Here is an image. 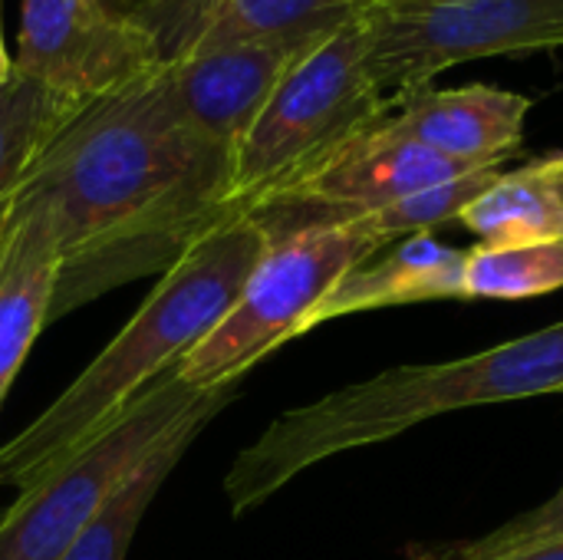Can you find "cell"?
Returning <instances> with one entry per match:
<instances>
[{"label": "cell", "mask_w": 563, "mask_h": 560, "mask_svg": "<svg viewBox=\"0 0 563 560\" xmlns=\"http://www.w3.org/2000/svg\"><path fill=\"white\" fill-rule=\"evenodd\" d=\"M79 106L86 102H76L16 69L13 79L0 89V238L13 195L33 158L76 116Z\"/></svg>", "instance_id": "16"}, {"label": "cell", "mask_w": 563, "mask_h": 560, "mask_svg": "<svg viewBox=\"0 0 563 560\" xmlns=\"http://www.w3.org/2000/svg\"><path fill=\"white\" fill-rule=\"evenodd\" d=\"M563 535V485L538 508L505 521L501 528L465 538V541H439L412 548L409 560H498L518 551H528L534 545L554 541Z\"/></svg>", "instance_id": "19"}, {"label": "cell", "mask_w": 563, "mask_h": 560, "mask_svg": "<svg viewBox=\"0 0 563 560\" xmlns=\"http://www.w3.org/2000/svg\"><path fill=\"white\" fill-rule=\"evenodd\" d=\"M561 185H563V178H561Z\"/></svg>", "instance_id": "23"}, {"label": "cell", "mask_w": 563, "mask_h": 560, "mask_svg": "<svg viewBox=\"0 0 563 560\" xmlns=\"http://www.w3.org/2000/svg\"><path fill=\"white\" fill-rule=\"evenodd\" d=\"M307 50L300 43H228L165 59L172 99L205 142L234 155L284 73Z\"/></svg>", "instance_id": "9"}, {"label": "cell", "mask_w": 563, "mask_h": 560, "mask_svg": "<svg viewBox=\"0 0 563 560\" xmlns=\"http://www.w3.org/2000/svg\"><path fill=\"white\" fill-rule=\"evenodd\" d=\"M563 152L501 172L482 195H475L459 224H465L482 248H521L563 241Z\"/></svg>", "instance_id": "15"}, {"label": "cell", "mask_w": 563, "mask_h": 560, "mask_svg": "<svg viewBox=\"0 0 563 560\" xmlns=\"http://www.w3.org/2000/svg\"><path fill=\"white\" fill-rule=\"evenodd\" d=\"M238 386H218L201 396V403L115 485V492L99 505V512L86 521V528L69 541L59 560H125L132 538L148 512L152 498L175 472V465L188 455L191 442L211 426V419L231 406Z\"/></svg>", "instance_id": "13"}, {"label": "cell", "mask_w": 563, "mask_h": 560, "mask_svg": "<svg viewBox=\"0 0 563 560\" xmlns=\"http://www.w3.org/2000/svg\"><path fill=\"white\" fill-rule=\"evenodd\" d=\"M13 79V59L7 53V43H3V30H0V89Z\"/></svg>", "instance_id": "21"}, {"label": "cell", "mask_w": 563, "mask_h": 560, "mask_svg": "<svg viewBox=\"0 0 563 560\" xmlns=\"http://www.w3.org/2000/svg\"><path fill=\"white\" fill-rule=\"evenodd\" d=\"M551 393H563V320L475 356L386 370L277 416L234 459L224 495L234 515H247L333 455L389 442L449 413Z\"/></svg>", "instance_id": "2"}, {"label": "cell", "mask_w": 563, "mask_h": 560, "mask_svg": "<svg viewBox=\"0 0 563 560\" xmlns=\"http://www.w3.org/2000/svg\"><path fill=\"white\" fill-rule=\"evenodd\" d=\"M563 287V241L521 248H468L462 300H531Z\"/></svg>", "instance_id": "17"}, {"label": "cell", "mask_w": 563, "mask_h": 560, "mask_svg": "<svg viewBox=\"0 0 563 560\" xmlns=\"http://www.w3.org/2000/svg\"><path fill=\"white\" fill-rule=\"evenodd\" d=\"M205 393L211 389L188 386L175 370L142 389L109 429L0 508V560H59L115 485L201 403Z\"/></svg>", "instance_id": "7"}, {"label": "cell", "mask_w": 563, "mask_h": 560, "mask_svg": "<svg viewBox=\"0 0 563 560\" xmlns=\"http://www.w3.org/2000/svg\"><path fill=\"white\" fill-rule=\"evenodd\" d=\"M360 17L366 69L389 102L459 63L563 50V0H379Z\"/></svg>", "instance_id": "6"}, {"label": "cell", "mask_w": 563, "mask_h": 560, "mask_svg": "<svg viewBox=\"0 0 563 560\" xmlns=\"http://www.w3.org/2000/svg\"><path fill=\"white\" fill-rule=\"evenodd\" d=\"M393 112L366 69L363 17L294 59L231 155V208L251 211Z\"/></svg>", "instance_id": "4"}, {"label": "cell", "mask_w": 563, "mask_h": 560, "mask_svg": "<svg viewBox=\"0 0 563 560\" xmlns=\"http://www.w3.org/2000/svg\"><path fill=\"white\" fill-rule=\"evenodd\" d=\"M162 63L152 36L115 0H20L13 69L89 102Z\"/></svg>", "instance_id": "8"}, {"label": "cell", "mask_w": 563, "mask_h": 560, "mask_svg": "<svg viewBox=\"0 0 563 560\" xmlns=\"http://www.w3.org/2000/svg\"><path fill=\"white\" fill-rule=\"evenodd\" d=\"M10 215L43 221L59 248L56 323L99 294L165 274L234 215L231 152L181 119L165 63H152L76 109L33 158Z\"/></svg>", "instance_id": "1"}, {"label": "cell", "mask_w": 563, "mask_h": 560, "mask_svg": "<svg viewBox=\"0 0 563 560\" xmlns=\"http://www.w3.org/2000/svg\"><path fill=\"white\" fill-rule=\"evenodd\" d=\"M462 267L465 251L435 241L432 231L409 234L389 251L383 248L379 254L353 267L303 320V333L350 314L426 300H462Z\"/></svg>", "instance_id": "11"}, {"label": "cell", "mask_w": 563, "mask_h": 560, "mask_svg": "<svg viewBox=\"0 0 563 560\" xmlns=\"http://www.w3.org/2000/svg\"><path fill=\"white\" fill-rule=\"evenodd\" d=\"M59 281V248L49 228L10 215L0 238V403L16 380L33 340L49 323Z\"/></svg>", "instance_id": "14"}, {"label": "cell", "mask_w": 563, "mask_h": 560, "mask_svg": "<svg viewBox=\"0 0 563 560\" xmlns=\"http://www.w3.org/2000/svg\"><path fill=\"white\" fill-rule=\"evenodd\" d=\"M531 106L528 96L488 83L455 89L429 83L399 96L386 125L465 168H501L521 149Z\"/></svg>", "instance_id": "10"}, {"label": "cell", "mask_w": 563, "mask_h": 560, "mask_svg": "<svg viewBox=\"0 0 563 560\" xmlns=\"http://www.w3.org/2000/svg\"><path fill=\"white\" fill-rule=\"evenodd\" d=\"M267 231L234 211L205 231L148 290L106 350L16 436L0 446V488H30L89 446L112 419L224 317L267 251Z\"/></svg>", "instance_id": "3"}, {"label": "cell", "mask_w": 563, "mask_h": 560, "mask_svg": "<svg viewBox=\"0 0 563 560\" xmlns=\"http://www.w3.org/2000/svg\"><path fill=\"white\" fill-rule=\"evenodd\" d=\"M498 560H563V535L554 541H544V545H534L528 551H518V554H508V558Z\"/></svg>", "instance_id": "20"}, {"label": "cell", "mask_w": 563, "mask_h": 560, "mask_svg": "<svg viewBox=\"0 0 563 560\" xmlns=\"http://www.w3.org/2000/svg\"><path fill=\"white\" fill-rule=\"evenodd\" d=\"M360 10L363 0H211L175 30L162 63L228 43L313 46L356 20Z\"/></svg>", "instance_id": "12"}, {"label": "cell", "mask_w": 563, "mask_h": 560, "mask_svg": "<svg viewBox=\"0 0 563 560\" xmlns=\"http://www.w3.org/2000/svg\"><path fill=\"white\" fill-rule=\"evenodd\" d=\"M383 248L366 218L310 224L271 238L234 304L178 360L175 373L195 389L238 386L267 353L297 340L317 304Z\"/></svg>", "instance_id": "5"}, {"label": "cell", "mask_w": 563, "mask_h": 560, "mask_svg": "<svg viewBox=\"0 0 563 560\" xmlns=\"http://www.w3.org/2000/svg\"><path fill=\"white\" fill-rule=\"evenodd\" d=\"M505 168H478V172H468V175H459L452 182H442V185H432L426 191H416L409 198H399L373 215H363L366 224L379 234V241L389 248L409 234H422V231H432L445 221H459L462 208L482 195Z\"/></svg>", "instance_id": "18"}, {"label": "cell", "mask_w": 563, "mask_h": 560, "mask_svg": "<svg viewBox=\"0 0 563 560\" xmlns=\"http://www.w3.org/2000/svg\"><path fill=\"white\" fill-rule=\"evenodd\" d=\"M366 3H379V0H363V7H366Z\"/></svg>", "instance_id": "22"}]
</instances>
